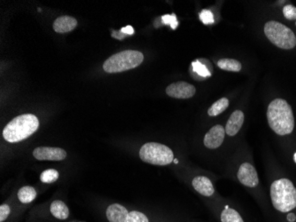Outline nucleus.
I'll list each match as a JSON object with an SVG mask.
<instances>
[{
  "instance_id": "nucleus-1",
  "label": "nucleus",
  "mask_w": 296,
  "mask_h": 222,
  "mask_svg": "<svg viewBox=\"0 0 296 222\" xmlns=\"http://www.w3.org/2000/svg\"><path fill=\"white\" fill-rule=\"evenodd\" d=\"M269 125L278 135L290 134L295 127L291 106L285 99H275L267 109Z\"/></svg>"
},
{
  "instance_id": "nucleus-2",
  "label": "nucleus",
  "mask_w": 296,
  "mask_h": 222,
  "mask_svg": "<svg viewBox=\"0 0 296 222\" xmlns=\"http://www.w3.org/2000/svg\"><path fill=\"white\" fill-rule=\"evenodd\" d=\"M38 118L32 114H24L14 118L5 125L3 137L10 143L23 142L38 131Z\"/></svg>"
},
{
  "instance_id": "nucleus-3",
  "label": "nucleus",
  "mask_w": 296,
  "mask_h": 222,
  "mask_svg": "<svg viewBox=\"0 0 296 222\" xmlns=\"http://www.w3.org/2000/svg\"><path fill=\"white\" fill-rule=\"evenodd\" d=\"M271 198L274 208L288 213L296 207V188L291 180H275L271 187Z\"/></svg>"
},
{
  "instance_id": "nucleus-4",
  "label": "nucleus",
  "mask_w": 296,
  "mask_h": 222,
  "mask_svg": "<svg viewBox=\"0 0 296 222\" xmlns=\"http://www.w3.org/2000/svg\"><path fill=\"white\" fill-rule=\"evenodd\" d=\"M144 61L143 53L134 50H126L109 57L104 62V71L108 73H118L130 71L139 66Z\"/></svg>"
},
{
  "instance_id": "nucleus-5",
  "label": "nucleus",
  "mask_w": 296,
  "mask_h": 222,
  "mask_svg": "<svg viewBox=\"0 0 296 222\" xmlns=\"http://www.w3.org/2000/svg\"><path fill=\"white\" fill-rule=\"evenodd\" d=\"M264 33L269 40L281 49H293L296 46L295 33L286 25L271 21L264 25Z\"/></svg>"
},
{
  "instance_id": "nucleus-6",
  "label": "nucleus",
  "mask_w": 296,
  "mask_h": 222,
  "mask_svg": "<svg viewBox=\"0 0 296 222\" xmlns=\"http://www.w3.org/2000/svg\"><path fill=\"white\" fill-rule=\"evenodd\" d=\"M139 157L143 162L154 166H167L174 161V154L169 147L157 142H148L142 146Z\"/></svg>"
},
{
  "instance_id": "nucleus-7",
  "label": "nucleus",
  "mask_w": 296,
  "mask_h": 222,
  "mask_svg": "<svg viewBox=\"0 0 296 222\" xmlns=\"http://www.w3.org/2000/svg\"><path fill=\"white\" fill-rule=\"evenodd\" d=\"M196 89L193 85L180 81L169 85L166 88V94L176 99H189L195 95Z\"/></svg>"
},
{
  "instance_id": "nucleus-8",
  "label": "nucleus",
  "mask_w": 296,
  "mask_h": 222,
  "mask_svg": "<svg viewBox=\"0 0 296 222\" xmlns=\"http://www.w3.org/2000/svg\"><path fill=\"white\" fill-rule=\"evenodd\" d=\"M33 156L39 161H62L67 157V152L61 148L38 147L35 148Z\"/></svg>"
},
{
  "instance_id": "nucleus-9",
  "label": "nucleus",
  "mask_w": 296,
  "mask_h": 222,
  "mask_svg": "<svg viewBox=\"0 0 296 222\" xmlns=\"http://www.w3.org/2000/svg\"><path fill=\"white\" fill-rule=\"evenodd\" d=\"M238 179L240 183L249 187L254 188L259 183L258 175L254 166L249 163H244L240 166L238 172Z\"/></svg>"
},
{
  "instance_id": "nucleus-10",
  "label": "nucleus",
  "mask_w": 296,
  "mask_h": 222,
  "mask_svg": "<svg viewBox=\"0 0 296 222\" xmlns=\"http://www.w3.org/2000/svg\"><path fill=\"white\" fill-rule=\"evenodd\" d=\"M226 137V129L220 124H216L206 133L204 137V145L207 148L215 149L221 146Z\"/></svg>"
},
{
  "instance_id": "nucleus-11",
  "label": "nucleus",
  "mask_w": 296,
  "mask_h": 222,
  "mask_svg": "<svg viewBox=\"0 0 296 222\" xmlns=\"http://www.w3.org/2000/svg\"><path fill=\"white\" fill-rule=\"evenodd\" d=\"M126 207L120 203H112L106 211V217L109 222H125L129 214Z\"/></svg>"
},
{
  "instance_id": "nucleus-12",
  "label": "nucleus",
  "mask_w": 296,
  "mask_h": 222,
  "mask_svg": "<svg viewBox=\"0 0 296 222\" xmlns=\"http://www.w3.org/2000/svg\"><path fill=\"white\" fill-rule=\"evenodd\" d=\"M243 123H244V114L240 110H235L231 114L228 122L226 123V134H228L229 136H234L239 132L240 128L242 127Z\"/></svg>"
},
{
  "instance_id": "nucleus-13",
  "label": "nucleus",
  "mask_w": 296,
  "mask_h": 222,
  "mask_svg": "<svg viewBox=\"0 0 296 222\" xmlns=\"http://www.w3.org/2000/svg\"><path fill=\"white\" fill-rule=\"evenodd\" d=\"M193 189L204 197H211L215 192L211 180L205 176H197L193 180Z\"/></svg>"
},
{
  "instance_id": "nucleus-14",
  "label": "nucleus",
  "mask_w": 296,
  "mask_h": 222,
  "mask_svg": "<svg viewBox=\"0 0 296 222\" xmlns=\"http://www.w3.org/2000/svg\"><path fill=\"white\" fill-rule=\"evenodd\" d=\"M77 26V21L71 16H61L53 24V29L57 33L70 32Z\"/></svg>"
},
{
  "instance_id": "nucleus-15",
  "label": "nucleus",
  "mask_w": 296,
  "mask_h": 222,
  "mask_svg": "<svg viewBox=\"0 0 296 222\" xmlns=\"http://www.w3.org/2000/svg\"><path fill=\"white\" fill-rule=\"evenodd\" d=\"M50 213L52 217L59 221H65L69 217V208L61 200H55L50 204Z\"/></svg>"
},
{
  "instance_id": "nucleus-16",
  "label": "nucleus",
  "mask_w": 296,
  "mask_h": 222,
  "mask_svg": "<svg viewBox=\"0 0 296 222\" xmlns=\"http://www.w3.org/2000/svg\"><path fill=\"white\" fill-rule=\"evenodd\" d=\"M18 199L20 202L24 204L30 203L33 202L34 200L37 197V191L34 189L33 187L30 186H25L19 189L18 191Z\"/></svg>"
},
{
  "instance_id": "nucleus-17",
  "label": "nucleus",
  "mask_w": 296,
  "mask_h": 222,
  "mask_svg": "<svg viewBox=\"0 0 296 222\" xmlns=\"http://www.w3.org/2000/svg\"><path fill=\"white\" fill-rule=\"evenodd\" d=\"M217 66L226 71L239 72L241 70V63L234 59H221L217 62Z\"/></svg>"
},
{
  "instance_id": "nucleus-18",
  "label": "nucleus",
  "mask_w": 296,
  "mask_h": 222,
  "mask_svg": "<svg viewBox=\"0 0 296 222\" xmlns=\"http://www.w3.org/2000/svg\"><path fill=\"white\" fill-rule=\"evenodd\" d=\"M229 106V100L227 98H222L216 101L207 110V114L210 117H216L223 113Z\"/></svg>"
},
{
  "instance_id": "nucleus-19",
  "label": "nucleus",
  "mask_w": 296,
  "mask_h": 222,
  "mask_svg": "<svg viewBox=\"0 0 296 222\" xmlns=\"http://www.w3.org/2000/svg\"><path fill=\"white\" fill-rule=\"evenodd\" d=\"M222 222H244L240 213L234 209H225L221 213Z\"/></svg>"
},
{
  "instance_id": "nucleus-20",
  "label": "nucleus",
  "mask_w": 296,
  "mask_h": 222,
  "mask_svg": "<svg viewBox=\"0 0 296 222\" xmlns=\"http://www.w3.org/2000/svg\"><path fill=\"white\" fill-rule=\"evenodd\" d=\"M192 69L202 78H206L211 76V71L207 69V67L202 61H194L192 63Z\"/></svg>"
},
{
  "instance_id": "nucleus-21",
  "label": "nucleus",
  "mask_w": 296,
  "mask_h": 222,
  "mask_svg": "<svg viewBox=\"0 0 296 222\" xmlns=\"http://www.w3.org/2000/svg\"><path fill=\"white\" fill-rule=\"evenodd\" d=\"M60 177L59 172L55 169H48L44 171L40 175V180L44 183H53L55 182Z\"/></svg>"
},
{
  "instance_id": "nucleus-22",
  "label": "nucleus",
  "mask_w": 296,
  "mask_h": 222,
  "mask_svg": "<svg viewBox=\"0 0 296 222\" xmlns=\"http://www.w3.org/2000/svg\"><path fill=\"white\" fill-rule=\"evenodd\" d=\"M125 222H149V220L144 213L137 211H132L128 214Z\"/></svg>"
},
{
  "instance_id": "nucleus-23",
  "label": "nucleus",
  "mask_w": 296,
  "mask_h": 222,
  "mask_svg": "<svg viewBox=\"0 0 296 222\" xmlns=\"http://www.w3.org/2000/svg\"><path fill=\"white\" fill-rule=\"evenodd\" d=\"M12 213V209L8 203H2L0 206V222H5L7 221Z\"/></svg>"
},
{
  "instance_id": "nucleus-24",
  "label": "nucleus",
  "mask_w": 296,
  "mask_h": 222,
  "mask_svg": "<svg viewBox=\"0 0 296 222\" xmlns=\"http://www.w3.org/2000/svg\"><path fill=\"white\" fill-rule=\"evenodd\" d=\"M200 19L204 24H212L215 22L213 13L209 10H202L200 14Z\"/></svg>"
},
{
  "instance_id": "nucleus-25",
  "label": "nucleus",
  "mask_w": 296,
  "mask_h": 222,
  "mask_svg": "<svg viewBox=\"0 0 296 222\" xmlns=\"http://www.w3.org/2000/svg\"><path fill=\"white\" fill-rule=\"evenodd\" d=\"M283 14L287 20H296V7L292 5H287L283 8Z\"/></svg>"
},
{
  "instance_id": "nucleus-26",
  "label": "nucleus",
  "mask_w": 296,
  "mask_h": 222,
  "mask_svg": "<svg viewBox=\"0 0 296 222\" xmlns=\"http://www.w3.org/2000/svg\"><path fill=\"white\" fill-rule=\"evenodd\" d=\"M161 19H162V22H163L165 24H169V25L171 26V28H173V29H176V28H178L179 23H178V21H177V17H176L175 14H171V15L166 14V15H163V16H162Z\"/></svg>"
},
{
  "instance_id": "nucleus-27",
  "label": "nucleus",
  "mask_w": 296,
  "mask_h": 222,
  "mask_svg": "<svg viewBox=\"0 0 296 222\" xmlns=\"http://www.w3.org/2000/svg\"><path fill=\"white\" fill-rule=\"evenodd\" d=\"M112 37L116 38V39H123V38L127 37V35H126V34L122 33V31L113 30V31H112Z\"/></svg>"
},
{
  "instance_id": "nucleus-28",
  "label": "nucleus",
  "mask_w": 296,
  "mask_h": 222,
  "mask_svg": "<svg viewBox=\"0 0 296 222\" xmlns=\"http://www.w3.org/2000/svg\"><path fill=\"white\" fill-rule=\"evenodd\" d=\"M122 33L126 34V35H132L134 34V28H132V26H126V27H123L121 29Z\"/></svg>"
},
{
  "instance_id": "nucleus-29",
  "label": "nucleus",
  "mask_w": 296,
  "mask_h": 222,
  "mask_svg": "<svg viewBox=\"0 0 296 222\" xmlns=\"http://www.w3.org/2000/svg\"><path fill=\"white\" fill-rule=\"evenodd\" d=\"M287 220L291 222H296V215L294 213H289L287 215Z\"/></svg>"
},
{
  "instance_id": "nucleus-30",
  "label": "nucleus",
  "mask_w": 296,
  "mask_h": 222,
  "mask_svg": "<svg viewBox=\"0 0 296 222\" xmlns=\"http://www.w3.org/2000/svg\"><path fill=\"white\" fill-rule=\"evenodd\" d=\"M79 222V221H73V222Z\"/></svg>"
},
{
  "instance_id": "nucleus-31",
  "label": "nucleus",
  "mask_w": 296,
  "mask_h": 222,
  "mask_svg": "<svg viewBox=\"0 0 296 222\" xmlns=\"http://www.w3.org/2000/svg\"><path fill=\"white\" fill-rule=\"evenodd\" d=\"M295 161H296V154H295Z\"/></svg>"
},
{
  "instance_id": "nucleus-32",
  "label": "nucleus",
  "mask_w": 296,
  "mask_h": 222,
  "mask_svg": "<svg viewBox=\"0 0 296 222\" xmlns=\"http://www.w3.org/2000/svg\"><path fill=\"white\" fill-rule=\"evenodd\" d=\"M225 209H229V206H228V205H226V208Z\"/></svg>"
},
{
  "instance_id": "nucleus-33",
  "label": "nucleus",
  "mask_w": 296,
  "mask_h": 222,
  "mask_svg": "<svg viewBox=\"0 0 296 222\" xmlns=\"http://www.w3.org/2000/svg\"></svg>"
}]
</instances>
